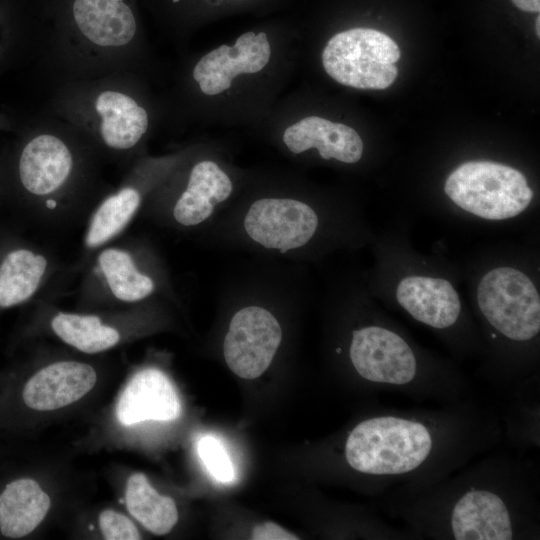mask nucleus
<instances>
[{"mask_svg":"<svg viewBox=\"0 0 540 540\" xmlns=\"http://www.w3.org/2000/svg\"><path fill=\"white\" fill-rule=\"evenodd\" d=\"M539 499L538 464L494 449L432 484L387 492L380 507L414 539L539 540Z\"/></svg>","mask_w":540,"mask_h":540,"instance_id":"f257e3e1","label":"nucleus"},{"mask_svg":"<svg viewBox=\"0 0 540 540\" xmlns=\"http://www.w3.org/2000/svg\"><path fill=\"white\" fill-rule=\"evenodd\" d=\"M35 60L53 86L113 72L144 74L148 51L137 0H39Z\"/></svg>","mask_w":540,"mask_h":540,"instance_id":"f03ea898","label":"nucleus"},{"mask_svg":"<svg viewBox=\"0 0 540 540\" xmlns=\"http://www.w3.org/2000/svg\"><path fill=\"white\" fill-rule=\"evenodd\" d=\"M101 158L75 126L46 108L24 122L3 158V192L46 207L71 202L92 186Z\"/></svg>","mask_w":540,"mask_h":540,"instance_id":"7ed1b4c3","label":"nucleus"},{"mask_svg":"<svg viewBox=\"0 0 540 540\" xmlns=\"http://www.w3.org/2000/svg\"><path fill=\"white\" fill-rule=\"evenodd\" d=\"M45 108L79 129L101 157L122 160L141 149L156 118L144 74L129 71L59 83Z\"/></svg>","mask_w":540,"mask_h":540,"instance_id":"20e7f679","label":"nucleus"},{"mask_svg":"<svg viewBox=\"0 0 540 540\" xmlns=\"http://www.w3.org/2000/svg\"><path fill=\"white\" fill-rule=\"evenodd\" d=\"M444 190L457 206L488 220L517 216L534 195L522 172L491 161L461 164L448 176Z\"/></svg>","mask_w":540,"mask_h":540,"instance_id":"39448f33","label":"nucleus"},{"mask_svg":"<svg viewBox=\"0 0 540 540\" xmlns=\"http://www.w3.org/2000/svg\"><path fill=\"white\" fill-rule=\"evenodd\" d=\"M401 53L387 34L352 28L333 35L321 59L326 73L339 84L356 89H386L398 76Z\"/></svg>","mask_w":540,"mask_h":540,"instance_id":"423d86ee","label":"nucleus"},{"mask_svg":"<svg viewBox=\"0 0 540 540\" xmlns=\"http://www.w3.org/2000/svg\"><path fill=\"white\" fill-rule=\"evenodd\" d=\"M482 316L493 329L490 339L526 344L540 332V297L520 270L498 267L487 272L477 288Z\"/></svg>","mask_w":540,"mask_h":540,"instance_id":"0eeeda50","label":"nucleus"},{"mask_svg":"<svg viewBox=\"0 0 540 540\" xmlns=\"http://www.w3.org/2000/svg\"><path fill=\"white\" fill-rule=\"evenodd\" d=\"M271 57L264 32H245L232 45L222 44L195 60L185 73L183 93L188 98L221 95L241 78L265 70Z\"/></svg>","mask_w":540,"mask_h":540,"instance_id":"6e6552de","label":"nucleus"},{"mask_svg":"<svg viewBox=\"0 0 540 540\" xmlns=\"http://www.w3.org/2000/svg\"><path fill=\"white\" fill-rule=\"evenodd\" d=\"M282 340L276 317L260 306H247L232 317L223 342L230 370L244 379L261 376L270 366Z\"/></svg>","mask_w":540,"mask_h":540,"instance_id":"1a4fd4ad","label":"nucleus"},{"mask_svg":"<svg viewBox=\"0 0 540 540\" xmlns=\"http://www.w3.org/2000/svg\"><path fill=\"white\" fill-rule=\"evenodd\" d=\"M318 216L306 203L291 198H262L244 218L248 236L267 249L286 252L307 244L316 232Z\"/></svg>","mask_w":540,"mask_h":540,"instance_id":"9d476101","label":"nucleus"},{"mask_svg":"<svg viewBox=\"0 0 540 540\" xmlns=\"http://www.w3.org/2000/svg\"><path fill=\"white\" fill-rule=\"evenodd\" d=\"M181 414V402L170 379L160 370L136 373L121 393L116 416L124 426L147 420L171 421Z\"/></svg>","mask_w":540,"mask_h":540,"instance_id":"9b49d317","label":"nucleus"},{"mask_svg":"<svg viewBox=\"0 0 540 540\" xmlns=\"http://www.w3.org/2000/svg\"><path fill=\"white\" fill-rule=\"evenodd\" d=\"M96 381L97 374L92 366L60 361L35 373L25 384L22 399L33 410H56L82 398Z\"/></svg>","mask_w":540,"mask_h":540,"instance_id":"f8f14e48","label":"nucleus"},{"mask_svg":"<svg viewBox=\"0 0 540 540\" xmlns=\"http://www.w3.org/2000/svg\"><path fill=\"white\" fill-rule=\"evenodd\" d=\"M150 163L140 161L132 168L116 190L109 193L95 208L85 234L90 249L104 246L132 220L141 206L148 179Z\"/></svg>","mask_w":540,"mask_h":540,"instance_id":"ddd939ff","label":"nucleus"},{"mask_svg":"<svg viewBox=\"0 0 540 540\" xmlns=\"http://www.w3.org/2000/svg\"><path fill=\"white\" fill-rule=\"evenodd\" d=\"M282 140L293 154L315 148L321 158L356 163L363 154V141L352 127L319 116H307L293 122L283 132Z\"/></svg>","mask_w":540,"mask_h":540,"instance_id":"4468645a","label":"nucleus"},{"mask_svg":"<svg viewBox=\"0 0 540 540\" xmlns=\"http://www.w3.org/2000/svg\"><path fill=\"white\" fill-rule=\"evenodd\" d=\"M396 298L416 321L440 331L455 326L461 314L456 290L442 278L408 276L400 281Z\"/></svg>","mask_w":540,"mask_h":540,"instance_id":"2eb2a0df","label":"nucleus"},{"mask_svg":"<svg viewBox=\"0 0 540 540\" xmlns=\"http://www.w3.org/2000/svg\"><path fill=\"white\" fill-rule=\"evenodd\" d=\"M47 258L16 239L0 242V310L29 301L40 289L48 272Z\"/></svg>","mask_w":540,"mask_h":540,"instance_id":"dca6fc26","label":"nucleus"},{"mask_svg":"<svg viewBox=\"0 0 540 540\" xmlns=\"http://www.w3.org/2000/svg\"><path fill=\"white\" fill-rule=\"evenodd\" d=\"M232 189L231 179L217 163L206 159L196 162L174 203L175 221L186 227L204 222L217 204L229 198Z\"/></svg>","mask_w":540,"mask_h":540,"instance_id":"f3484780","label":"nucleus"},{"mask_svg":"<svg viewBox=\"0 0 540 540\" xmlns=\"http://www.w3.org/2000/svg\"><path fill=\"white\" fill-rule=\"evenodd\" d=\"M42 26L39 0H0V75L35 59Z\"/></svg>","mask_w":540,"mask_h":540,"instance_id":"a211bd4d","label":"nucleus"},{"mask_svg":"<svg viewBox=\"0 0 540 540\" xmlns=\"http://www.w3.org/2000/svg\"><path fill=\"white\" fill-rule=\"evenodd\" d=\"M50 497L31 478L8 483L0 493V532L18 539L30 534L45 518Z\"/></svg>","mask_w":540,"mask_h":540,"instance_id":"6ab92c4d","label":"nucleus"},{"mask_svg":"<svg viewBox=\"0 0 540 540\" xmlns=\"http://www.w3.org/2000/svg\"><path fill=\"white\" fill-rule=\"evenodd\" d=\"M96 270L109 294L122 302H138L150 296L155 284L137 266L129 251L121 247H106L99 253Z\"/></svg>","mask_w":540,"mask_h":540,"instance_id":"aec40b11","label":"nucleus"},{"mask_svg":"<svg viewBox=\"0 0 540 540\" xmlns=\"http://www.w3.org/2000/svg\"><path fill=\"white\" fill-rule=\"evenodd\" d=\"M125 502L130 514L155 535H165L178 521V510L171 497L160 495L143 473L127 481Z\"/></svg>","mask_w":540,"mask_h":540,"instance_id":"412c9836","label":"nucleus"},{"mask_svg":"<svg viewBox=\"0 0 540 540\" xmlns=\"http://www.w3.org/2000/svg\"><path fill=\"white\" fill-rule=\"evenodd\" d=\"M539 387L535 380L508 393L506 413L501 416L503 435L519 451L539 446Z\"/></svg>","mask_w":540,"mask_h":540,"instance_id":"4be33fe9","label":"nucleus"},{"mask_svg":"<svg viewBox=\"0 0 540 540\" xmlns=\"http://www.w3.org/2000/svg\"><path fill=\"white\" fill-rule=\"evenodd\" d=\"M51 327L63 342L88 354L114 347L121 337L116 328L92 314L59 312L52 318Z\"/></svg>","mask_w":540,"mask_h":540,"instance_id":"5701e85b","label":"nucleus"},{"mask_svg":"<svg viewBox=\"0 0 540 540\" xmlns=\"http://www.w3.org/2000/svg\"><path fill=\"white\" fill-rule=\"evenodd\" d=\"M197 453L209 474L221 483H230L235 478L231 459L222 442L206 435L197 442Z\"/></svg>","mask_w":540,"mask_h":540,"instance_id":"b1692460","label":"nucleus"},{"mask_svg":"<svg viewBox=\"0 0 540 540\" xmlns=\"http://www.w3.org/2000/svg\"><path fill=\"white\" fill-rule=\"evenodd\" d=\"M99 526L107 540L141 539L137 527L128 517L110 509L100 513Z\"/></svg>","mask_w":540,"mask_h":540,"instance_id":"393cba45","label":"nucleus"},{"mask_svg":"<svg viewBox=\"0 0 540 540\" xmlns=\"http://www.w3.org/2000/svg\"><path fill=\"white\" fill-rule=\"evenodd\" d=\"M251 539L254 540H297L293 533L273 522H265L254 527Z\"/></svg>","mask_w":540,"mask_h":540,"instance_id":"a878e982","label":"nucleus"},{"mask_svg":"<svg viewBox=\"0 0 540 540\" xmlns=\"http://www.w3.org/2000/svg\"><path fill=\"white\" fill-rule=\"evenodd\" d=\"M513 4L525 12H539L540 0H511Z\"/></svg>","mask_w":540,"mask_h":540,"instance_id":"bb28decb","label":"nucleus"},{"mask_svg":"<svg viewBox=\"0 0 540 540\" xmlns=\"http://www.w3.org/2000/svg\"><path fill=\"white\" fill-rule=\"evenodd\" d=\"M535 27L536 34L540 37V17H537Z\"/></svg>","mask_w":540,"mask_h":540,"instance_id":"cd10ccee","label":"nucleus"},{"mask_svg":"<svg viewBox=\"0 0 540 540\" xmlns=\"http://www.w3.org/2000/svg\"><path fill=\"white\" fill-rule=\"evenodd\" d=\"M9 125H10V123L0 122V128L5 127V126H9Z\"/></svg>","mask_w":540,"mask_h":540,"instance_id":"c85d7f7f","label":"nucleus"},{"mask_svg":"<svg viewBox=\"0 0 540 540\" xmlns=\"http://www.w3.org/2000/svg\"><path fill=\"white\" fill-rule=\"evenodd\" d=\"M3 193L2 181H1V172H0V194Z\"/></svg>","mask_w":540,"mask_h":540,"instance_id":"c756f323","label":"nucleus"}]
</instances>
